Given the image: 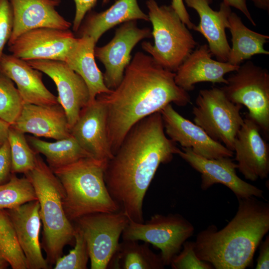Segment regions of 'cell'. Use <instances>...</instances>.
<instances>
[{
  "label": "cell",
  "instance_id": "36",
  "mask_svg": "<svg viewBox=\"0 0 269 269\" xmlns=\"http://www.w3.org/2000/svg\"><path fill=\"white\" fill-rule=\"evenodd\" d=\"M11 157L8 139L0 146V184L7 182L11 175Z\"/></svg>",
  "mask_w": 269,
  "mask_h": 269
},
{
  "label": "cell",
  "instance_id": "5",
  "mask_svg": "<svg viewBox=\"0 0 269 269\" xmlns=\"http://www.w3.org/2000/svg\"><path fill=\"white\" fill-rule=\"evenodd\" d=\"M25 175L32 183L39 204L46 260L48 264H54L64 247L74 240L75 227L64 208L63 189L53 170L38 154L35 167Z\"/></svg>",
  "mask_w": 269,
  "mask_h": 269
},
{
  "label": "cell",
  "instance_id": "15",
  "mask_svg": "<svg viewBox=\"0 0 269 269\" xmlns=\"http://www.w3.org/2000/svg\"><path fill=\"white\" fill-rule=\"evenodd\" d=\"M164 131L168 137L182 148L208 159L232 157L234 152L213 139L199 126L179 114L171 104L160 111Z\"/></svg>",
  "mask_w": 269,
  "mask_h": 269
},
{
  "label": "cell",
  "instance_id": "38",
  "mask_svg": "<svg viewBox=\"0 0 269 269\" xmlns=\"http://www.w3.org/2000/svg\"><path fill=\"white\" fill-rule=\"evenodd\" d=\"M260 253L257 259L256 269L269 268V236H266L264 241L260 244Z\"/></svg>",
  "mask_w": 269,
  "mask_h": 269
},
{
  "label": "cell",
  "instance_id": "27",
  "mask_svg": "<svg viewBox=\"0 0 269 269\" xmlns=\"http://www.w3.org/2000/svg\"><path fill=\"white\" fill-rule=\"evenodd\" d=\"M164 266L160 254L153 252L149 248V244L123 240L119 244L107 269H161Z\"/></svg>",
  "mask_w": 269,
  "mask_h": 269
},
{
  "label": "cell",
  "instance_id": "40",
  "mask_svg": "<svg viewBox=\"0 0 269 269\" xmlns=\"http://www.w3.org/2000/svg\"><path fill=\"white\" fill-rule=\"evenodd\" d=\"M223 1L230 7H233L241 11L254 26H256V22L247 7L246 0H223Z\"/></svg>",
  "mask_w": 269,
  "mask_h": 269
},
{
  "label": "cell",
  "instance_id": "32",
  "mask_svg": "<svg viewBox=\"0 0 269 269\" xmlns=\"http://www.w3.org/2000/svg\"><path fill=\"white\" fill-rule=\"evenodd\" d=\"M23 105L13 82L0 72V119L11 126L19 116Z\"/></svg>",
  "mask_w": 269,
  "mask_h": 269
},
{
  "label": "cell",
  "instance_id": "4",
  "mask_svg": "<svg viewBox=\"0 0 269 269\" xmlns=\"http://www.w3.org/2000/svg\"><path fill=\"white\" fill-rule=\"evenodd\" d=\"M106 162L88 157L52 170L62 186L64 208L71 221L91 214L120 210L105 182Z\"/></svg>",
  "mask_w": 269,
  "mask_h": 269
},
{
  "label": "cell",
  "instance_id": "29",
  "mask_svg": "<svg viewBox=\"0 0 269 269\" xmlns=\"http://www.w3.org/2000/svg\"><path fill=\"white\" fill-rule=\"evenodd\" d=\"M0 256L13 269H28L26 258L5 210H0Z\"/></svg>",
  "mask_w": 269,
  "mask_h": 269
},
{
  "label": "cell",
  "instance_id": "24",
  "mask_svg": "<svg viewBox=\"0 0 269 269\" xmlns=\"http://www.w3.org/2000/svg\"><path fill=\"white\" fill-rule=\"evenodd\" d=\"M88 13L76 32L77 37L88 36L96 43L106 31L121 23L137 19L149 21L137 0H117L105 11Z\"/></svg>",
  "mask_w": 269,
  "mask_h": 269
},
{
  "label": "cell",
  "instance_id": "1",
  "mask_svg": "<svg viewBox=\"0 0 269 269\" xmlns=\"http://www.w3.org/2000/svg\"><path fill=\"white\" fill-rule=\"evenodd\" d=\"M179 150L166 136L158 112L133 126L106 162L107 188L130 220L144 222L143 201L157 169L161 164L170 162Z\"/></svg>",
  "mask_w": 269,
  "mask_h": 269
},
{
  "label": "cell",
  "instance_id": "37",
  "mask_svg": "<svg viewBox=\"0 0 269 269\" xmlns=\"http://www.w3.org/2000/svg\"><path fill=\"white\" fill-rule=\"evenodd\" d=\"M76 11L72 28L77 32L86 14L96 5L97 0H73Z\"/></svg>",
  "mask_w": 269,
  "mask_h": 269
},
{
  "label": "cell",
  "instance_id": "8",
  "mask_svg": "<svg viewBox=\"0 0 269 269\" xmlns=\"http://www.w3.org/2000/svg\"><path fill=\"white\" fill-rule=\"evenodd\" d=\"M221 88L232 102L245 106L248 116L266 137L269 133V73L251 61L241 64Z\"/></svg>",
  "mask_w": 269,
  "mask_h": 269
},
{
  "label": "cell",
  "instance_id": "6",
  "mask_svg": "<svg viewBox=\"0 0 269 269\" xmlns=\"http://www.w3.org/2000/svg\"><path fill=\"white\" fill-rule=\"evenodd\" d=\"M146 5L154 42L144 41L142 48L162 67L175 72L197 43L171 5H159L155 0H147Z\"/></svg>",
  "mask_w": 269,
  "mask_h": 269
},
{
  "label": "cell",
  "instance_id": "43",
  "mask_svg": "<svg viewBox=\"0 0 269 269\" xmlns=\"http://www.w3.org/2000/svg\"><path fill=\"white\" fill-rule=\"evenodd\" d=\"M8 265L7 262L0 256V269L6 268Z\"/></svg>",
  "mask_w": 269,
  "mask_h": 269
},
{
  "label": "cell",
  "instance_id": "42",
  "mask_svg": "<svg viewBox=\"0 0 269 269\" xmlns=\"http://www.w3.org/2000/svg\"><path fill=\"white\" fill-rule=\"evenodd\" d=\"M255 6L262 10L269 11V0H251Z\"/></svg>",
  "mask_w": 269,
  "mask_h": 269
},
{
  "label": "cell",
  "instance_id": "25",
  "mask_svg": "<svg viewBox=\"0 0 269 269\" xmlns=\"http://www.w3.org/2000/svg\"><path fill=\"white\" fill-rule=\"evenodd\" d=\"M96 44L90 36L76 37L65 61L86 84L89 92V102L93 101L98 95L111 91L106 86L103 74L95 60Z\"/></svg>",
  "mask_w": 269,
  "mask_h": 269
},
{
  "label": "cell",
  "instance_id": "22",
  "mask_svg": "<svg viewBox=\"0 0 269 269\" xmlns=\"http://www.w3.org/2000/svg\"><path fill=\"white\" fill-rule=\"evenodd\" d=\"M10 126L24 134L56 140L71 135L65 112L59 104L50 106L24 104L19 116Z\"/></svg>",
  "mask_w": 269,
  "mask_h": 269
},
{
  "label": "cell",
  "instance_id": "31",
  "mask_svg": "<svg viewBox=\"0 0 269 269\" xmlns=\"http://www.w3.org/2000/svg\"><path fill=\"white\" fill-rule=\"evenodd\" d=\"M8 141L10 148L12 173L25 174L32 170L35 166L38 153L30 147L24 134L10 126Z\"/></svg>",
  "mask_w": 269,
  "mask_h": 269
},
{
  "label": "cell",
  "instance_id": "34",
  "mask_svg": "<svg viewBox=\"0 0 269 269\" xmlns=\"http://www.w3.org/2000/svg\"><path fill=\"white\" fill-rule=\"evenodd\" d=\"M183 249L172 260L170 266L173 269H212L209 263L200 259L194 250V242L185 241Z\"/></svg>",
  "mask_w": 269,
  "mask_h": 269
},
{
  "label": "cell",
  "instance_id": "28",
  "mask_svg": "<svg viewBox=\"0 0 269 269\" xmlns=\"http://www.w3.org/2000/svg\"><path fill=\"white\" fill-rule=\"evenodd\" d=\"M26 139L37 153H41L46 157L48 165L52 170L83 158L91 157L72 135L55 142L45 141L29 135Z\"/></svg>",
  "mask_w": 269,
  "mask_h": 269
},
{
  "label": "cell",
  "instance_id": "3",
  "mask_svg": "<svg viewBox=\"0 0 269 269\" xmlns=\"http://www.w3.org/2000/svg\"><path fill=\"white\" fill-rule=\"evenodd\" d=\"M237 212L223 229L211 225L199 232L197 256L216 269H245L269 231V204L254 196L238 198Z\"/></svg>",
  "mask_w": 269,
  "mask_h": 269
},
{
  "label": "cell",
  "instance_id": "11",
  "mask_svg": "<svg viewBox=\"0 0 269 269\" xmlns=\"http://www.w3.org/2000/svg\"><path fill=\"white\" fill-rule=\"evenodd\" d=\"M136 21L123 23L116 29L114 37L109 43L95 48V57L105 68L103 74L105 84L111 90L121 82L125 69L131 61L133 48L141 40L152 37L149 28H138Z\"/></svg>",
  "mask_w": 269,
  "mask_h": 269
},
{
  "label": "cell",
  "instance_id": "9",
  "mask_svg": "<svg viewBox=\"0 0 269 269\" xmlns=\"http://www.w3.org/2000/svg\"><path fill=\"white\" fill-rule=\"evenodd\" d=\"M194 232L192 224L180 214H156L145 222L129 220L122 236L123 240L142 241L160 249L161 258L166 266L170 264Z\"/></svg>",
  "mask_w": 269,
  "mask_h": 269
},
{
  "label": "cell",
  "instance_id": "2",
  "mask_svg": "<svg viewBox=\"0 0 269 269\" xmlns=\"http://www.w3.org/2000/svg\"><path fill=\"white\" fill-rule=\"evenodd\" d=\"M174 77L175 72L162 67L150 55L137 52L119 85L97 96L105 107L113 154L136 123L172 103L180 107L190 103L188 92L176 84Z\"/></svg>",
  "mask_w": 269,
  "mask_h": 269
},
{
  "label": "cell",
  "instance_id": "17",
  "mask_svg": "<svg viewBox=\"0 0 269 269\" xmlns=\"http://www.w3.org/2000/svg\"><path fill=\"white\" fill-rule=\"evenodd\" d=\"M70 132L91 157L107 162L113 157L107 135L105 107L97 96L81 110Z\"/></svg>",
  "mask_w": 269,
  "mask_h": 269
},
{
  "label": "cell",
  "instance_id": "12",
  "mask_svg": "<svg viewBox=\"0 0 269 269\" xmlns=\"http://www.w3.org/2000/svg\"><path fill=\"white\" fill-rule=\"evenodd\" d=\"M177 154L201 174L202 190H206L215 184H221L229 188L238 199L252 196L264 198L263 190L238 176L237 164L231 157L208 159L189 148H182Z\"/></svg>",
  "mask_w": 269,
  "mask_h": 269
},
{
  "label": "cell",
  "instance_id": "21",
  "mask_svg": "<svg viewBox=\"0 0 269 269\" xmlns=\"http://www.w3.org/2000/svg\"><path fill=\"white\" fill-rule=\"evenodd\" d=\"M187 5L198 13L200 21L194 30L200 33L207 40L210 51L218 61L227 62L231 47L225 29L229 28L231 7L222 1L219 10L210 6L212 0H183Z\"/></svg>",
  "mask_w": 269,
  "mask_h": 269
},
{
  "label": "cell",
  "instance_id": "35",
  "mask_svg": "<svg viewBox=\"0 0 269 269\" xmlns=\"http://www.w3.org/2000/svg\"><path fill=\"white\" fill-rule=\"evenodd\" d=\"M13 12L9 0H0V60L13 28Z\"/></svg>",
  "mask_w": 269,
  "mask_h": 269
},
{
  "label": "cell",
  "instance_id": "14",
  "mask_svg": "<svg viewBox=\"0 0 269 269\" xmlns=\"http://www.w3.org/2000/svg\"><path fill=\"white\" fill-rule=\"evenodd\" d=\"M76 38L69 29L37 28L19 35L8 46V50L14 56L25 61L65 62Z\"/></svg>",
  "mask_w": 269,
  "mask_h": 269
},
{
  "label": "cell",
  "instance_id": "41",
  "mask_svg": "<svg viewBox=\"0 0 269 269\" xmlns=\"http://www.w3.org/2000/svg\"><path fill=\"white\" fill-rule=\"evenodd\" d=\"M10 125L0 119V146L7 139Z\"/></svg>",
  "mask_w": 269,
  "mask_h": 269
},
{
  "label": "cell",
  "instance_id": "18",
  "mask_svg": "<svg viewBox=\"0 0 269 269\" xmlns=\"http://www.w3.org/2000/svg\"><path fill=\"white\" fill-rule=\"evenodd\" d=\"M208 44H204L193 50L175 72L176 84L184 90H194L200 82L227 83L225 75L237 70L240 66L212 58Z\"/></svg>",
  "mask_w": 269,
  "mask_h": 269
},
{
  "label": "cell",
  "instance_id": "20",
  "mask_svg": "<svg viewBox=\"0 0 269 269\" xmlns=\"http://www.w3.org/2000/svg\"><path fill=\"white\" fill-rule=\"evenodd\" d=\"M5 210L26 258L28 269H48V264L42 255L39 242L41 221L37 200Z\"/></svg>",
  "mask_w": 269,
  "mask_h": 269
},
{
  "label": "cell",
  "instance_id": "10",
  "mask_svg": "<svg viewBox=\"0 0 269 269\" xmlns=\"http://www.w3.org/2000/svg\"><path fill=\"white\" fill-rule=\"evenodd\" d=\"M129 221L128 216L121 210L91 214L75 221L86 242L91 269H107Z\"/></svg>",
  "mask_w": 269,
  "mask_h": 269
},
{
  "label": "cell",
  "instance_id": "33",
  "mask_svg": "<svg viewBox=\"0 0 269 269\" xmlns=\"http://www.w3.org/2000/svg\"><path fill=\"white\" fill-rule=\"evenodd\" d=\"M75 246L68 254L61 256L56 261L55 269H86L89 258L87 246L83 232L75 227Z\"/></svg>",
  "mask_w": 269,
  "mask_h": 269
},
{
  "label": "cell",
  "instance_id": "7",
  "mask_svg": "<svg viewBox=\"0 0 269 269\" xmlns=\"http://www.w3.org/2000/svg\"><path fill=\"white\" fill-rule=\"evenodd\" d=\"M242 107L230 101L221 88L202 89L192 109L193 121L213 139L233 151L235 137L244 123Z\"/></svg>",
  "mask_w": 269,
  "mask_h": 269
},
{
  "label": "cell",
  "instance_id": "39",
  "mask_svg": "<svg viewBox=\"0 0 269 269\" xmlns=\"http://www.w3.org/2000/svg\"><path fill=\"white\" fill-rule=\"evenodd\" d=\"M171 5L189 29H193L195 25L190 20L189 15L183 3V0H171Z\"/></svg>",
  "mask_w": 269,
  "mask_h": 269
},
{
  "label": "cell",
  "instance_id": "16",
  "mask_svg": "<svg viewBox=\"0 0 269 269\" xmlns=\"http://www.w3.org/2000/svg\"><path fill=\"white\" fill-rule=\"evenodd\" d=\"M233 152L237 169L245 179L255 181L268 177L269 144L262 137L259 126L248 115L237 134Z\"/></svg>",
  "mask_w": 269,
  "mask_h": 269
},
{
  "label": "cell",
  "instance_id": "13",
  "mask_svg": "<svg viewBox=\"0 0 269 269\" xmlns=\"http://www.w3.org/2000/svg\"><path fill=\"white\" fill-rule=\"evenodd\" d=\"M26 61L33 68L48 76L54 82L58 94V102L65 112L71 129L81 110L90 101L89 90L85 81L64 61L53 60Z\"/></svg>",
  "mask_w": 269,
  "mask_h": 269
},
{
  "label": "cell",
  "instance_id": "26",
  "mask_svg": "<svg viewBox=\"0 0 269 269\" xmlns=\"http://www.w3.org/2000/svg\"><path fill=\"white\" fill-rule=\"evenodd\" d=\"M228 29L231 35V47L228 62L240 66L244 61L258 54L269 55L264 48L269 36L252 30L242 22L235 12H231L229 17Z\"/></svg>",
  "mask_w": 269,
  "mask_h": 269
},
{
  "label": "cell",
  "instance_id": "30",
  "mask_svg": "<svg viewBox=\"0 0 269 269\" xmlns=\"http://www.w3.org/2000/svg\"><path fill=\"white\" fill-rule=\"evenodd\" d=\"M37 200L34 187L26 176L18 178L12 173L7 182L0 184V210L14 208Z\"/></svg>",
  "mask_w": 269,
  "mask_h": 269
},
{
  "label": "cell",
  "instance_id": "19",
  "mask_svg": "<svg viewBox=\"0 0 269 269\" xmlns=\"http://www.w3.org/2000/svg\"><path fill=\"white\" fill-rule=\"evenodd\" d=\"M13 12V28L8 46L30 30L49 27L69 29L71 23L56 10L60 0H9Z\"/></svg>",
  "mask_w": 269,
  "mask_h": 269
},
{
  "label": "cell",
  "instance_id": "23",
  "mask_svg": "<svg viewBox=\"0 0 269 269\" xmlns=\"http://www.w3.org/2000/svg\"><path fill=\"white\" fill-rule=\"evenodd\" d=\"M0 72L16 85L24 104L50 106L59 104L57 97L44 85L42 72L31 67L26 61L12 54L3 53Z\"/></svg>",
  "mask_w": 269,
  "mask_h": 269
}]
</instances>
